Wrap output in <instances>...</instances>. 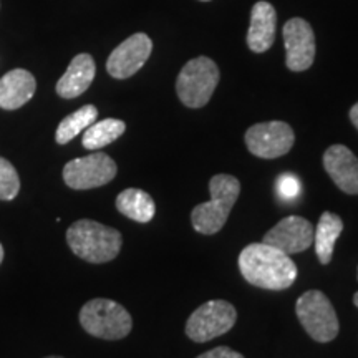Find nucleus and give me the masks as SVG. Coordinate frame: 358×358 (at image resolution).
<instances>
[{
  "label": "nucleus",
  "instance_id": "cd10ccee",
  "mask_svg": "<svg viewBox=\"0 0 358 358\" xmlns=\"http://www.w3.org/2000/svg\"><path fill=\"white\" fill-rule=\"evenodd\" d=\"M201 2H209V0H201Z\"/></svg>",
  "mask_w": 358,
  "mask_h": 358
},
{
  "label": "nucleus",
  "instance_id": "7ed1b4c3",
  "mask_svg": "<svg viewBox=\"0 0 358 358\" xmlns=\"http://www.w3.org/2000/svg\"><path fill=\"white\" fill-rule=\"evenodd\" d=\"M209 192L211 199L196 206L191 213L192 227L206 236L216 234L224 227L241 194V182L231 174H216L209 181Z\"/></svg>",
  "mask_w": 358,
  "mask_h": 358
},
{
  "label": "nucleus",
  "instance_id": "b1692460",
  "mask_svg": "<svg viewBox=\"0 0 358 358\" xmlns=\"http://www.w3.org/2000/svg\"><path fill=\"white\" fill-rule=\"evenodd\" d=\"M350 120L353 123V127H355L358 129V103H355V105L352 106L350 110Z\"/></svg>",
  "mask_w": 358,
  "mask_h": 358
},
{
  "label": "nucleus",
  "instance_id": "bb28decb",
  "mask_svg": "<svg viewBox=\"0 0 358 358\" xmlns=\"http://www.w3.org/2000/svg\"><path fill=\"white\" fill-rule=\"evenodd\" d=\"M47 358H62V357H47Z\"/></svg>",
  "mask_w": 358,
  "mask_h": 358
},
{
  "label": "nucleus",
  "instance_id": "393cba45",
  "mask_svg": "<svg viewBox=\"0 0 358 358\" xmlns=\"http://www.w3.org/2000/svg\"><path fill=\"white\" fill-rule=\"evenodd\" d=\"M2 261H3V248L2 244H0V264H2Z\"/></svg>",
  "mask_w": 358,
  "mask_h": 358
},
{
  "label": "nucleus",
  "instance_id": "2eb2a0df",
  "mask_svg": "<svg viewBox=\"0 0 358 358\" xmlns=\"http://www.w3.org/2000/svg\"><path fill=\"white\" fill-rule=\"evenodd\" d=\"M37 82L30 71L15 69L0 78V108L19 110L32 100Z\"/></svg>",
  "mask_w": 358,
  "mask_h": 358
},
{
  "label": "nucleus",
  "instance_id": "aec40b11",
  "mask_svg": "<svg viewBox=\"0 0 358 358\" xmlns=\"http://www.w3.org/2000/svg\"><path fill=\"white\" fill-rule=\"evenodd\" d=\"M98 118V110L93 105H85L82 108L75 111L62 120V123L58 124L55 140L58 145H66L73 140L75 136H78L80 133L85 131L90 124H93Z\"/></svg>",
  "mask_w": 358,
  "mask_h": 358
},
{
  "label": "nucleus",
  "instance_id": "ddd939ff",
  "mask_svg": "<svg viewBox=\"0 0 358 358\" xmlns=\"http://www.w3.org/2000/svg\"><path fill=\"white\" fill-rule=\"evenodd\" d=\"M324 168L332 181L347 194H358V158L343 145H334L325 151Z\"/></svg>",
  "mask_w": 358,
  "mask_h": 358
},
{
  "label": "nucleus",
  "instance_id": "dca6fc26",
  "mask_svg": "<svg viewBox=\"0 0 358 358\" xmlns=\"http://www.w3.org/2000/svg\"><path fill=\"white\" fill-rule=\"evenodd\" d=\"M95 60L88 53H80L70 62L64 77L58 80L57 93L62 98H77L87 92L95 78Z\"/></svg>",
  "mask_w": 358,
  "mask_h": 358
},
{
  "label": "nucleus",
  "instance_id": "4468645a",
  "mask_svg": "<svg viewBox=\"0 0 358 358\" xmlns=\"http://www.w3.org/2000/svg\"><path fill=\"white\" fill-rule=\"evenodd\" d=\"M277 13L268 2H257L250 13L248 45L254 53H264L272 47L275 38Z\"/></svg>",
  "mask_w": 358,
  "mask_h": 358
},
{
  "label": "nucleus",
  "instance_id": "1a4fd4ad",
  "mask_svg": "<svg viewBox=\"0 0 358 358\" xmlns=\"http://www.w3.org/2000/svg\"><path fill=\"white\" fill-rule=\"evenodd\" d=\"M295 141L294 129L284 122L257 123L245 131V145L254 156L274 159L287 155Z\"/></svg>",
  "mask_w": 358,
  "mask_h": 358
},
{
  "label": "nucleus",
  "instance_id": "a878e982",
  "mask_svg": "<svg viewBox=\"0 0 358 358\" xmlns=\"http://www.w3.org/2000/svg\"><path fill=\"white\" fill-rule=\"evenodd\" d=\"M353 303H355V306L358 307V292H357L355 295H353Z\"/></svg>",
  "mask_w": 358,
  "mask_h": 358
},
{
  "label": "nucleus",
  "instance_id": "f3484780",
  "mask_svg": "<svg viewBox=\"0 0 358 358\" xmlns=\"http://www.w3.org/2000/svg\"><path fill=\"white\" fill-rule=\"evenodd\" d=\"M343 231V222L337 214L334 213H322L320 221L317 224L315 232H313V245H315L317 257L320 264H330L334 256V248L337 239Z\"/></svg>",
  "mask_w": 358,
  "mask_h": 358
},
{
  "label": "nucleus",
  "instance_id": "f257e3e1",
  "mask_svg": "<svg viewBox=\"0 0 358 358\" xmlns=\"http://www.w3.org/2000/svg\"><path fill=\"white\" fill-rule=\"evenodd\" d=\"M239 271L249 284L267 290L289 289L297 279V266L274 245L249 244L239 254Z\"/></svg>",
  "mask_w": 358,
  "mask_h": 358
},
{
  "label": "nucleus",
  "instance_id": "0eeeda50",
  "mask_svg": "<svg viewBox=\"0 0 358 358\" xmlns=\"http://www.w3.org/2000/svg\"><path fill=\"white\" fill-rule=\"evenodd\" d=\"M237 312L226 301H209L196 308L186 322V335L192 342L204 343L221 337L234 327Z\"/></svg>",
  "mask_w": 358,
  "mask_h": 358
},
{
  "label": "nucleus",
  "instance_id": "6e6552de",
  "mask_svg": "<svg viewBox=\"0 0 358 358\" xmlns=\"http://www.w3.org/2000/svg\"><path fill=\"white\" fill-rule=\"evenodd\" d=\"M116 163L108 155L92 153L85 158L71 159L64 168V181L71 189H95L108 185L116 176Z\"/></svg>",
  "mask_w": 358,
  "mask_h": 358
},
{
  "label": "nucleus",
  "instance_id": "f03ea898",
  "mask_svg": "<svg viewBox=\"0 0 358 358\" xmlns=\"http://www.w3.org/2000/svg\"><path fill=\"white\" fill-rule=\"evenodd\" d=\"M66 243L83 261L103 264L113 261L118 256L123 239L122 234L113 227L103 226V224L90 221V219H82L69 227Z\"/></svg>",
  "mask_w": 358,
  "mask_h": 358
},
{
  "label": "nucleus",
  "instance_id": "20e7f679",
  "mask_svg": "<svg viewBox=\"0 0 358 358\" xmlns=\"http://www.w3.org/2000/svg\"><path fill=\"white\" fill-rule=\"evenodd\" d=\"M80 324L90 335L120 340L131 332L133 319L127 308L110 299H93L80 310Z\"/></svg>",
  "mask_w": 358,
  "mask_h": 358
},
{
  "label": "nucleus",
  "instance_id": "9b49d317",
  "mask_svg": "<svg viewBox=\"0 0 358 358\" xmlns=\"http://www.w3.org/2000/svg\"><path fill=\"white\" fill-rule=\"evenodd\" d=\"M285 64L292 71H306L315 60V35L303 19H290L284 25Z\"/></svg>",
  "mask_w": 358,
  "mask_h": 358
},
{
  "label": "nucleus",
  "instance_id": "f8f14e48",
  "mask_svg": "<svg viewBox=\"0 0 358 358\" xmlns=\"http://www.w3.org/2000/svg\"><path fill=\"white\" fill-rule=\"evenodd\" d=\"M315 227L307 219L301 216H287L277 222L271 231L264 236L262 243L274 245L284 254H297L307 250L313 244Z\"/></svg>",
  "mask_w": 358,
  "mask_h": 358
},
{
  "label": "nucleus",
  "instance_id": "a211bd4d",
  "mask_svg": "<svg viewBox=\"0 0 358 358\" xmlns=\"http://www.w3.org/2000/svg\"><path fill=\"white\" fill-rule=\"evenodd\" d=\"M116 209L136 222H150L155 217L156 204L146 191L128 187L116 198Z\"/></svg>",
  "mask_w": 358,
  "mask_h": 358
},
{
  "label": "nucleus",
  "instance_id": "6ab92c4d",
  "mask_svg": "<svg viewBox=\"0 0 358 358\" xmlns=\"http://www.w3.org/2000/svg\"><path fill=\"white\" fill-rule=\"evenodd\" d=\"M124 129H127V124L122 120H101V122H95L85 129L82 143L87 150H101V148L108 146L110 143L118 140L124 133Z\"/></svg>",
  "mask_w": 358,
  "mask_h": 358
},
{
  "label": "nucleus",
  "instance_id": "423d86ee",
  "mask_svg": "<svg viewBox=\"0 0 358 358\" xmlns=\"http://www.w3.org/2000/svg\"><path fill=\"white\" fill-rule=\"evenodd\" d=\"M295 313H297L303 330L315 342H332L338 335L340 325L337 312L329 297L320 290H308L302 294L295 303Z\"/></svg>",
  "mask_w": 358,
  "mask_h": 358
},
{
  "label": "nucleus",
  "instance_id": "9d476101",
  "mask_svg": "<svg viewBox=\"0 0 358 358\" xmlns=\"http://www.w3.org/2000/svg\"><path fill=\"white\" fill-rule=\"evenodd\" d=\"M153 50V42L146 34H134L111 52L106 70L113 78L124 80L133 77L143 69Z\"/></svg>",
  "mask_w": 358,
  "mask_h": 358
},
{
  "label": "nucleus",
  "instance_id": "412c9836",
  "mask_svg": "<svg viewBox=\"0 0 358 358\" xmlns=\"http://www.w3.org/2000/svg\"><path fill=\"white\" fill-rule=\"evenodd\" d=\"M20 189V179L17 169L6 158H0V199L12 201Z\"/></svg>",
  "mask_w": 358,
  "mask_h": 358
},
{
  "label": "nucleus",
  "instance_id": "39448f33",
  "mask_svg": "<svg viewBox=\"0 0 358 358\" xmlns=\"http://www.w3.org/2000/svg\"><path fill=\"white\" fill-rule=\"evenodd\" d=\"M219 83V69L211 58H192L182 66L176 80L179 100L187 108H203Z\"/></svg>",
  "mask_w": 358,
  "mask_h": 358
},
{
  "label": "nucleus",
  "instance_id": "5701e85b",
  "mask_svg": "<svg viewBox=\"0 0 358 358\" xmlns=\"http://www.w3.org/2000/svg\"><path fill=\"white\" fill-rule=\"evenodd\" d=\"M198 358H244L239 352L232 350L229 347H216L213 350L203 353Z\"/></svg>",
  "mask_w": 358,
  "mask_h": 358
},
{
  "label": "nucleus",
  "instance_id": "4be33fe9",
  "mask_svg": "<svg viewBox=\"0 0 358 358\" xmlns=\"http://www.w3.org/2000/svg\"><path fill=\"white\" fill-rule=\"evenodd\" d=\"M277 192L284 201H294L301 194V181L295 174L285 173L277 179Z\"/></svg>",
  "mask_w": 358,
  "mask_h": 358
}]
</instances>
